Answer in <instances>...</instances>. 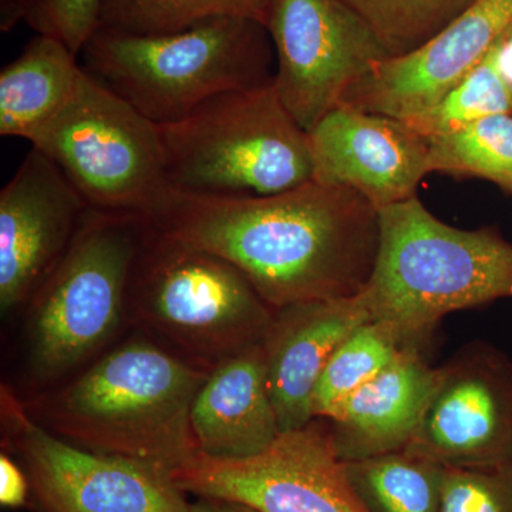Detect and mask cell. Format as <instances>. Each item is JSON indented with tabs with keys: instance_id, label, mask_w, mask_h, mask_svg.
Returning <instances> with one entry per match:
<instances>
[{
	"instance_id": "cell-1",
	"label": "cell",
	"mask_w": 512,
	"mask_h": 512,
	"mask_svg": "<svg viewBox=\"0 0 512 512\" xmlns=\"http://www.w3.org/2000/svg\"><path fill=\"white\" fill-rule=\"evenodd\" d=\"M163 234L237 266L274 311L365 292L380 214L359 192L309 181L265 197L171 190L150 220Z\"/></svg>"
},
{
	"instance_id": "cell-2",
	"label": "cell",
	"mask_w": 512,
	"mask_h": 512,
	"mask_svg": "<svg viewBox=\"0 0 512 512\" xmlns=\"http://www.w3.org/2000/svg\"><path fill=\"white\" fill-rule=\"evenodd\" d=\"M210 372L147 340H130L26 409L69 443L173 473L200 451L191 410Z\"/></svg>"
},
{
	"instance_id": "cell-3",
	"label": "cell",
	"mask_w": 512,
	"mask_h": 512,
	"mask_svg": "<svg viewBox=\"0 0 512 512\" xmlns=\"http://www.w3.org/2000/svg\"><path fill=\"white\" fill-rule=\"evenodd\" d=\"M379 214V256L362 295L407 348L429 352L450 313L512 299V244L497 227H453L419 197Z\"/></svg>"
},
{
	"instance_id": "cell-4",
	"label": "cell",
	"mask_w": 512,
	"mask_h": 512,
	"mask_svg": "<svg viewBox=\"0 0 512 512\" xmlns=\"http://www.w3.org/2000/svg\"><path fill=\"white\" fill-rule=\"evenodd\" d=\"M84 72L156 124L173 123L221 94L274 82L268 29L221 16L167 35L99 29L79 57Z\"/></svg>"
},
{
	"instance_id": "cell-5",
	"label": "cell",
	"mask_w": 512,
	"mask_h": 512,
	"mask_svg": "<svg viewBox=\"0 0 512 512\" xmlns=\"http://www.w3.org/2000/svg\"><path fill=\"white\" fill-rule=\"evenodd\" d=\"M158 128L171 190L265 197L312 181L308 131L286 110L274 82L221 94Z\"/></svg>"
},
{
	"instance_id": "cell-6",
	"label": "cell",
	"mask_w": 512,
	"mask_h": 512,
	"mask_svg": "<svg viewBox=\"0 0 512 512\" xmlns=\"http://www.w3.org/2000/svg\"><path fill=\"white\" fill-rule=\"evenodd\" d=\"M148 227L141 215H84L69 251L29 301V363L37 380L60 379L113 338Z\"/></svg>"
},
{
	"instance_id": "cell-7",
	"label": "cell",
	"mask_w": 512,
	"mask_h": 512,
	"mask_svg": "<svg viewBox=\"0 0 512 512\" xmlns=\"http://www.w3.org/2000/svg\"><path fill=\"white\" fill-rule=\"evenodd\" d=\"M128 306L198 363L211 366L261 342L275 315L237 266L175 241L151 221L131 275Z\"/></svg>"
},
{
	"instance_id": "cell-8",
	"label": "cell",
	"mask_w": 512,
	"mask_h": 512,
	"mask_svg": "<svg viewBox=\"0 0 512 512\" xmlns=\"http://www.w3.org/2000/svg\"><path fill=\"white\" fill-rule=\"evenodd\" d=\"M29 143L90 210L151 220L170 195L158 124L84 70L70 103Z\"/></svg>"
},
{
	"instance_id": "cell-9",
	"label": "cell",
	"mask_w": 512,
	"mask_h": 512,
	"mask_svg": "<svg viewBox=\"0 0 512 512\" xmlns=\"http://www.w3.org/2000/svg\"><path fill=\"white\" fill-rule=\"evenodd\" d=\"M171 477L184 493L256 512H370L336 453L326 419L282 431L252 457L224 460L198 451Z\"/></svg>"
},
{
	"instance_id": "cell-10",
	"label": "cell",
	"mask_w": 512,
	"mask_h": 512,
	"mask_svg": "<svg viewBox=\"0 0 512 512\" xmlns=\"http://www.w3.org/2000/svg\"><path fill=\"white\" fill-rule=\"evenodd\" d=\"M265 28L274 45L276 94L308 133L389 57L343 0H275Z\"/></svg>"
},
{
	"instance_id": "cell-11",
	"label": "cell",
	"mask_w": 512,
	"mask_h": 512,
	"mask_svg": "<svg viewBox=\"0 0 512 512\" xmlns=\"http://www.w3.org/2000/svg\"><path fill=\"white\" fill-rule=\"evenodd\" d=\"M2 420L46 512H191L171 473L63 440L2 389Z\"/></svg>"
},
{
	"instance_id": "cell-12",
	"label": "cell",
	"mask_w": 512,
	"mask_h": 512,
	"mask_svg": "<svg viewBox=\"0 0 512 512\" xmlns=\"http://www.w3.org/2000/svg\"><path fill=\"white\" fill-rule=\"evenodd\" d=\"M409 450L447 468L511 467L512 360L467 343L443 366Z\"/></svg>"
},
{
	"instance_id": "cell-13",
	"label": "cell",
	"mask_w": 512,
	"mask_h": 512,
	"mask_svg": "<svg viewBox=\"0 0 512 512\" xmlns=\"http://www.w3.org/2000/svg\"><path fill=\"white\" fill-rule=\"evenodd\" d=\"M90 208L49 158L30 148L0 191V309L29 302L69 251Z\"/></svg>"
},
{
	"instance_id": "cell-14",
	"label": "cell",
	"mask_w": 512,
	"mask_h": 512,
	"mask_svg": "<svg viewBox=\"0 0 512 512\" xmlns=\"http://www.w3.org/2000/svg\"><path fill=\"white\" fill-rule=\"evenodd\" d=\"M512 25V0H477L409 55L386 57L353 84L340 106L407 120L436 106Z\"/></svg>"
},
{
	"instance_id": "cell-15",
	"label": "cell",
	"mask_w": 512,
	"mask_h": 512,
	"mask_svg": "<svg viewBox=\"0 0 512 512\" xmlns=\"http://www.w3.org/2000/svg\"><path fill=\"white\" fill-rule=\"evenodd\" d=\"M312 180L359 192L377 210L417 197L430 146L406 121L339 106L309 131Z\"/></svg>"
},
{
	"instance_id": "cell-16",
	"label": "cell",
	"mask_w": 512,
	"mask_h": 512,
	"mask_svg": "<svg viewBox=\"0 0 512 512\" xmlns=\"http://www.w3.org/2000/svg\"><path fill=\"white\" fill-rule=\"evenodd\" d=\"M369 319L362 293L355 298L293 303L275 311L262 346L266 383L281 433L311 423L313 394L330 357Z\"/></svg>"
},
{
	"instance_id": "cell-17",
	"label": "cell",
	"mask_w": 512,
	"mask_h": 512,
	"mask_svg": "<svg viewBox=\"0 0 512 512\" xmlns=\"http://www.w3.org/2000/svg\"><path fill=\"white\" fill-rule=\"evenodd\" d=\"M436 382L437 367L430 365L429 352L404 348L326 417L340 460H366L409 447Z\"/></svg>"
},
{
	"instance_id": "cell-18",
	"label": "cell",
	"mask_w": 512,
	"mask_h": 512,
	"mask_svg": "<svg viewBox=\"0 0 512 512\" xmlns=\"http://www.w3.org/2000/svg\"><path fill=\"white\" fill-rule=\"evenodd\" d=\"M191 427L200 453L224 460L255 456L278 439L262 340L211 367L192 404Z\"/></svg>"
},
{
	"instance_id": "cell-19",
	"label": "cell",
	"mask_w": 512,
	"mask_h": 512,
	"mask_svg": "<svg viewBox=\"0 0 512 512\" xmlns=\"http://www.w3.org/2000/svg\"><path fill=\"white\" fill-rule=\"evenodd\" d=\"M83 67L59 40L37 35L0 72V136L29 141L73 99Z\"/></svg>"
},
{
	"instance_id": "cell-20",
	"label": "cell",
	"mask_w": 512,
	"mask_h": 512,
	"mask_svg": "<svg viewBox=\"0 0 512 512\" xmlns=\"http://www.w3.org/2000/svg\"><path fill=\"white\" fill-rule=\"evenodd\" d=\"M345 464L370 512H441L446 467L437 461L404 448Z\"/></svg>"
},
{
	"instance_id": "cell-21",
	"label": "cell",
	"mask_w": 512,
	"mask_h": 512,
	"mask_svg": "<svg viewBox=\"0 0 512 512\" xmlns=\"http://www.w3.org/2000/svg\"><path fill=\"white\" fill-rule=\"evenodd\" d=\"M404 348L389 323L369 319L340 343L323 370L313 394V419H326L332 410L360 387L372 382Z\"/></svg>"
},
{
	"instance_id": "cell-22",
	"label": "cell",
	"mask_w": 512,
	"mask_h": 512,
	"mask_svg": "<svg viewBox=\"0 0 512 512\" xmlns=\"http://www.w3.org/2000/svg\"><path fill=\"white\" fill-rule=\"evenodd\" d=\"M430 173L481 178L512 198V116L488 117L430 138Z\"/></svg>"
},
{
	"instance_id": "cell-23",
	"label": "cell",
	"mask_w": 512,
	"mask_h": 512,
	"mask_svg": "<svg viewBox=\"0 0 512 512\" xmlns=\"http://www.w3.org/2000/svg\"><path fill=\"white\" fill-rule=\"evenodd\" d=\"M501 37L484 59L431 109L403 120L427 138L446 136L493 116H512V83L500 64Z\"/></svg>"
},
{
	"instance_id": "cell-24",
	"label": "cell",
	"mask_w": 512,
	"mask_h": 512,
	"mask_svg": "<svg viewBox=\"0 0 512 512\" xmlns=\"http://www.w3.org/2000/svg\"><path fill=\"white\" fill-rule=\"evenodd\" d=\"M275 0H106L100 29L128 35H167L221 16L265 25Z\"/></svg>"
},
{
	"instance_id": "cell-25",
	"label": "cell",
	"mask_w": 512,
	"mask_h": 512,
	"mask_svg": "<svg viewBox=\"0 0 512 512\" xmlns=\"http://www.w3.org/2000/svg\"><path fill=\"white\" fill-rule=\"evenodd\" d=\"M365 20L389 57L409 55L477 0H343Z\"/></svg>"
},
{
	"instance_id": "cell-26",
	"label": "cell",
	"mask_w": 512,
	"mask_h": 512,
	"mask_svg": "<svg viewBox=\"0 0 512 512\" xmlns=\"http://www.w3.org/2000/svg\"><path fill=\"white\" fill-rule=\"evenodd\" d=\"M106 0H29L26 22L80 57L101 28Z\"/></svg>"
},
{
	"instance_id": "cell-27",
	"label": "cell",
	"mask_w": 512,
	"mask_h": 512,
	"mask_svg": "<svg viewBox=\"0 0 512 512\" xmlns=\"http://www.w3.org/2000/svg\"><path fill=\"white\" fill-rule=\"evenodd\" d=\"M441 512H512L511 467H446Z\"/></svg>"
},
{
	"instance_id": "cell-28",
	"label": "cell",
	"mask_w": 512,
	"mask_h": 512,
	"mask_svg": "<svg viewBox=\"0 0 512 512\" xmlns=\"http://www.w3.org/2000/svg\"><path fill=\"white\" fill-rule=\"evenodd\" d=\"M28 480L22 470L6 454L0 456V504L18 508L28 498Z\"/></svg>"
},
{
	"instance_id": "cell-29",
	"label": "cell",
	"mask_w": 512,
	"mask_h": 512,
	"mask_svg": "<svg viewBox=\"0 0 512 512\" xmlns=\"http://www.w3.org/2000/svg\"><path fill=\"white\" fill-rule=\"evenodd\" d=\"M29 0H0V29L9 32L16 23L26 19Z\"/></svg>"
},
{
	"instance_id": "cell-30",
	"label": "cell",
	"mask_w": 512,
	"mask_h": 512,
	"mask_svg": "<svg viewBox=\"0 0 512 512\" xmlns=\"http://www.w3.org/2000/svg\"><path fill=\"white\" fill-rule=\"evenodd\" d=\"M191 512H256L247 505L231 501L214 500V498L197 497L191 504Z\"/></svg>"
},
{
	"instance_id": "cell-31",
	"label": "cell",
	"mask_w": 512,
	"mask_h": 512,
	"mask_svg": "<svg viewBox=\"0 0 512 512\" xmlns=\"http://www.w3.org/2000/svg\"><path fill=\"white\" fill-rule=\"evenodd\" d=\"M500 64L504 76L512 83V25L501 36Z\"/></svg>"
},
{
	"instance_id": "cell-32",
	"label": "cell",
	"mask_w": 512,
	"mask_h": 512,
	"mask_svg": "<svg viewBox=\"0 0 512 512\" xmlns=\"http://www.w3.org/2000/svg\"><path fill=\"white\" fill-rule=\"evenodd\" d=\"M511 470H512V456H511Z\"/></svg>"
}]
</instances>
